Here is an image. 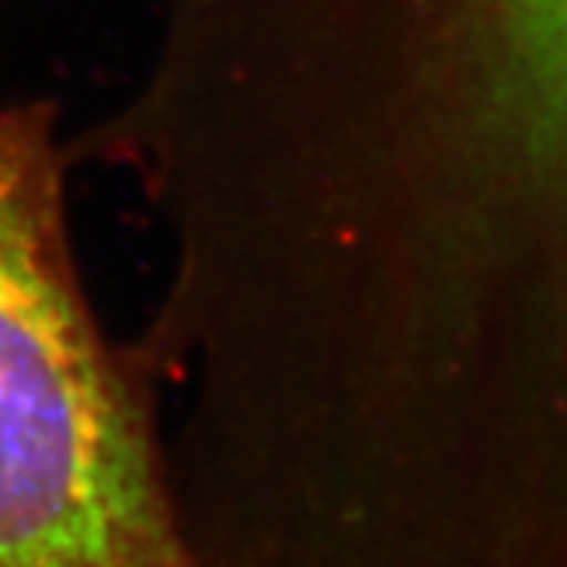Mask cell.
I'll return each mask as SVG.
<instances>
[{
  "label": "cell",
  "instance_id": "cell-1",
  "mask_svg": "<svg viewBox=\"0 0 567 567\" xmlns=\"http://www.w3.org/2000/svg\"><path fill=\"white\" fill-rule=\"evenodd\" d=\"M54 104L0 95V567H208L162 391L92 303Z\"/></svg>",
  "mask_w": 567,
  "mask_h": 567
},
{
  "label": "cell",
  "instance_id": "cell-2",
  "mask_svg": "<svg viewBox=\"0 0 567 567\" xmlns=\"http://www.w3.org/2000/svg\"><path fill=\"white\" fill-rule=\"evenodd\" d=\"M536 7L546 13L543 25L551 32L555 48H558V51H565V58H567V0H536Z\"/></svg>",
  "mask_w": 567,
  "mask_h": 567
}]
</instances>
